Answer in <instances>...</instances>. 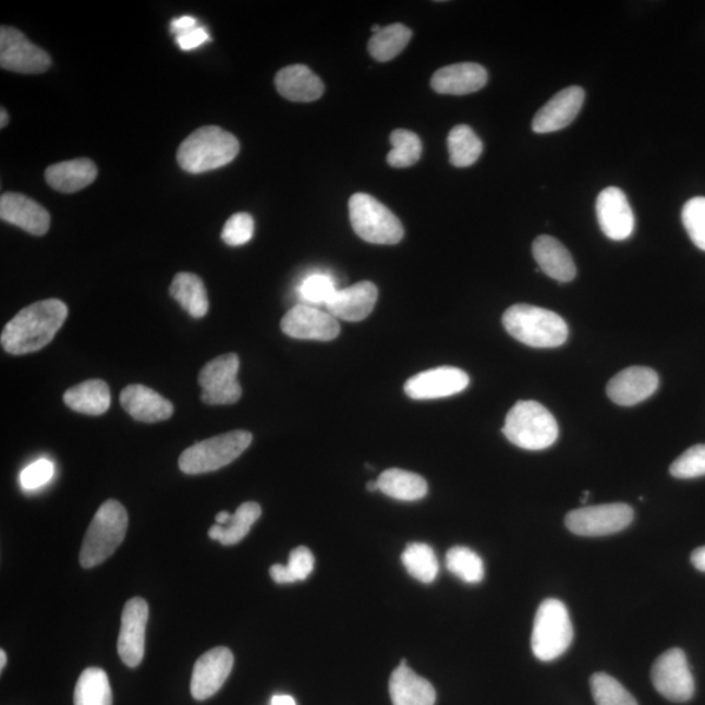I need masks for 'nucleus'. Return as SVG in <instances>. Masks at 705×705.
<instances>
[{"mask_svg": "<svg viewBox=\"0 0 705 705\" xmlns=\"http://www.w3.org/2000/svg\"><path fill=\"white\" fill-rule=\"evenodd\" d=\"M588 497H589V491H585L582 497V503H585L586 500H588Z\"/></svg>", "mask_w": 705, "mask_h": 705, "instance_id": "obj_54", "label": "nucleus"}, {"mask_svg": "<svg viewBox=\"0 0 705 705\" xmlns=\"http://www.w3.org/2000/svg\"><path fill=\"white\" fill-rule=\"evenodd\" d=\"M367 490L373 493L379 491L378 481H370V483L367 484Z\"/></svg>", "mask_w": 705, "mask_h": 705, "instance_id": "obj_52", "label": "nucleus"}, {"mask_svg": "<svg viewBox=\"0 0 705 705\" xmlns=\"http://www.w3.org/2000/svg\"><path fill=\"white\" fill-rule=\"evenodd\" d=\"M390 695L393 705H435L437 702L433 684L414 673L405 660L391 676Z\"/></svg>", "mask_w": 705, "mask_h": 705, "instance_id": "obj_26", "label": "nucleus"}, {"mask_svg": "<svg viewBox=\"0 0 705 705\" xmlns=\"http://www.w3.org/2000/svg\"><path fill=\"white\" fill-rule=\"evenodd\" d=\"M121 404L131 417L141 423L155 424L173 416L174 406L169 400L143 385H131L121 393Z\"/></svg>", "mask_w": 705, "mask_h": 705, "instance_id": "obj_23", "label": "nucleus"}, {"mask_svg": "<svg viewBox=\"0 0 705 705\" xmlns=\"http://www.w3.org/2000/svg\"><path fill=\"white\" fill-rule=\"evenodd\" d=\"M596 214L603 233L612 241L630 239L635 230V216L621 189L608 187L597 197Z\"/></svg>", "mask_w": 705, "mask_h": 705, "instance_id": "obj_17", "label": "nucleus"}, {"mask_svg": "<svg viewBox=\"0 0 705 705\" xmlns=\"http://www.w3.org/2000/svg\"><path fill=\"white\" fill-rule=\"evenodd\" d=\"M68 316L69 308L62 301L33 303L7 323L0 338L4 351L15 355L38 352L56 338Z\"/></svg>", "mask_w": 705, "mask_h": 705, "instance_id": "obj_1", "label": "nucleus"}, {"mask_svg": "<svg viewBox=\"0 0 705 705\" xmlns=\"http://www.w3.org/2000/svg\"><path fill=\"white\" fill-rule=\"evenodd\" d=\"M585 92L580 87L566 88L538 110L532 129L536 134H550L563 130L576 120L584 105Z\"/></svg>", "mask_w": 705, "mask_h": 705, "instance_id": "obj_19", "label": "nucleus"}, {"mask_svg": "<svg viewBox=\"0 0 705 705\" xmlns=\"http://www.w3.org/2000/svg\"><path fill=\"white\" fill-rule=\"evenodd\" d=\"M338 290L328 275L314 274L301 282L299 294L303 301L313 305H327Z\"/></svg>", "mask_w": 705, "mask_h": 705, "instance_id": "obj_40", "label": "nucleus"}, {"mask_svg": "<svg viewBox=\"0 0 705 705\" xmlns=\"http://www.w3.org/2000/svg\"><path fill=\"white\" fill-rule=\"evenodd\" d=\"M148 617L149 608L145 599L131 598L124 605L118 654L129 668H136L143 661Z\"/></svg>", "mask_w": 705, "mask_h": 705, "instance_id": "obj_15", "label": "nucleus"}, {"mask_svg": "<svg viewBox=\"0 0 705 705\" xmlns=\"http://www.w3.org/2000/svg\"><path fill=\"white\" fill-rule=\"evenodd\" d=\"M470 377L461 368L441 366L414 375L404 391L413 400H434L453 397L466 390Z\"/></svg>", "mask_w": 705, "mask_h": 705, "instance_id": "obj_14", "label": "nucleus"}, {"mask_svg": "<svg viewBox=\"0 0 705 705\" xmlns=\"http://www.w3.org/2000/svg\"><path fill=\"white\" fill-rule=\"evenodd\" d=\"M591 690L596 705H637L635 697L609 674H593Z\"/></svg>", "mask_w": 705, "mask_h": 705, "instance_id": "obj_38", "label": "nucleus"}, {"mask_svg": "<svg viewBox=\"0 0 705 705\" xmlns=\"http://www.w3.org/2000/svg\"><path fill=\"white\" fill-rule=\"evenodd\" d=\"M634 516L632 507L624 503L583 507L566 516V526L573 535L603 537L628 528Z\"/></svg>", "mask_w": 705, "mask_h": 705, "instance_id": "obj_9", "label": "nucleus"}, {"mask_svg": "<svg viewBox=\"0 0 705 705\" xmlns=\"http://www.w3.org/2000/svg\"><path fill=\"white\" fill-rule=\"evenodd\" d=\"M533 256L539 269L558 282H570L576 278V267L572 256L561 242L550 235H539L533 242Z\"/></svg>", "mask_w": 705, "mask_h": 705, "instance_id": "obj_25", "label": "nucleus"}, {"mask_svg": "<svg viewBox=\"0 0 705 705\" xmlns=\"http://www.w3.org/2000/svg\"><path fill=\"white\" fill-rule=\"evenodd\" d=\"M276 88L287 100L313 102L325 94V84L307 65L293 64L283 68L275 77Z\"/></svg>", "mask_w": 705, "mask_h": 705, "instance_id": "obj_24", "label": "nucleus"}, {"mask_svg": "<svg viewBox=\"0 0 705 705\" xmlns=\"http://www.w3.org/2000/svg\"><path fill=\"white\" fill-rule=\"evenodd\" d=\"M671 476L693 479L705 476V445H696L684 451L670 466Z\"/></svg>", "mask_w": 705, "mask_h": 705, "instance_id": "obj_41", "label": "nucleus"}, {"mask_svg": "<svg viewBox=\"0 0 705 705\" xmlns=\"http://www.w3.org/2000/svg\"><path fill=\"white\" fill-rule=\"evenodd\" d=\"M234 656L227 647H216L199 657L191 678V695L206 701L219 691L232 673Z\"/></svg>", "mask_w": 705, "mask_h": 705, "instance_id": "obj_16", "label": "nucleus"}, {"mask_svg": "<svg viewBox=\"0 0 705 705\" xmlns=\"http://www.w3.org/2000/svg\"><path fill=\"white\" fill-rule=\"evenodd\" d=\"M45 178L49 186L59 191V193H77V191L88 187L89 184L95 182L97 167L88 158H77V160L51 165L46 169Z\"/></svg>", "mask_w": 705, "mask_h": 705, "instance_id": "obj_27", "label": "nucleus"}, {"mask_svg": "<svg viewBox=\"0 0 705 705\" xmlns=\"http://www.w3.org/2000/svg\"><path fill=\"white\" fill-rule=\"evenodd\" d=\"M505 437L523 450L542 451L556 443L559 435L557 420L537 401H518L507 414L502 428Z\"/></svg>", "mask_w": 705, "mask_h": 705, "instance_id": "obj_4", "label": "nucleus"}, {"mask_svg": "<svg viewBox=\"0 0 705 705\" xmlns=\"http://www.w3.org/2000/svg\"><path fill=\"white\" fill-rule=\"evenodd\" d=\"M240 358L234 353L223 354L202 368L199 385L202 401L208 405L235 404L242 397V387L236 380Z\"/></svg>", "mask_w": 705, "mask_h": 705, "instance_id": "obj_11", "label": "nucleus"}, {"mask_svg": "<svg viewBox=\"0 0 705 705\" xmlns=\"http://www.w3.org/2000/svg\"><path fill=\"white\" fill-rule=\"evenodd\" d=\"M502 321L513 339L532 348H558L569 339V326L563 318L543 307L512 306L505 313Z\"/></svg>", "mask_w": 705, "mask_h": 705, "instance_id": "obj_3", "label": "nucleus"}, {"mask_svg": "<svg viewBox=\"0 0 705 705\" xmlns=\"http://www.w3.org/2000/svg\"><path fill=\"white\" fill-rule=\"evenodd\" d=\"M446 566L452 575L467 584H478L485 578L483 559L476 551L465 548V546H454L448 550Z\"/></svg>", "mask_w": 705, "mask_h": 705, "instance_id": "obj_36", "label": "nucleus"}, {"mask_svg": "<svg viewBox=\"0 0 705 705\" xmlns=\"http://www.w3.org/2000/svg\"><path fill=\"white\" fill-rule=\"evenodd\" d=\"M448 151L453 167L467 168L477 162L484 145L474 131L466 124H459L448 134Z\"/></svg>", "mask_w": 705, "mask_h": 705, "instance_id": "obj_34", "label": "nucleus"}, {"mask_svg": "<svg viewBox=\"0 0 705 705\" xmlns=\"http://www.w3.org/2000/svg\"><path fill=\"white\" fill-rule=\"evenodd\" d=\"M378 481L379 491L387 497L414 502L427 496V483L420 474L391 467L380 474Z\"/></svg>", "mask_w": 705, "mask_h": 705, "instance_id": "obj_29", "label": "nucleus"}, {"mask_svg": "<svg viewBox=\"0 0 705 705\" xmlns=\"http://www.w3.org/2000/svg\"><path fill=\"white\" fill-rule=\"evenodd\" d=\"M196 25V19L191 16H182L180 19L173 20V23H171V32H173L174 35L178 36L183 32L195 28Z\"/></svg>", "mask_w": 705, "mask_h": 705, "instance_id": "obj_47", "label": "nucleus"}, {"mask_svg": "<svg viewBox=\"0 0 705 705\" xmlns=\"http://www.w3.org/2000/svg\"><path fill=\"white\" fill-rule=\"evenodd\" d=\"M315 558L312 550L300 546L290 552L288 569L292 573L295 582L306 580L314 570Z\"/></svg>", "mask_w": 705, "mask_h": 705, "instance_id": "obj_44", "label": "nucleus"}, {"mask_svg": "<svg viewBox=\"0 0 705 705\" xmlns=\"http://www.w3.org/2000/svg\"><path fill=\"white\" fill-rule=\"evenodd\" d=\"M269 573H271V578L278 584L295 583V580L292 573H290L288 566L275 564L271 567V570H269Z\"/></svg>", "mask_w": 705, "mask_h": 705, "instance_id": "obj_46", "label": "nucleus"}, {"mask_svg": "<svg viewBox=\"0 0 705 705\" xmlns=\"http://www.w3.org/2000/svg\"><path fill=\"white\" fill-rule=\"evenodd\" d=\"M282 332L300 340L331 341L340 335L339 320L314 306L296 305L283 316Z\"/></svg>", "mask_w": 705, "mask_h": 705, "instance_id": "obj_13", "label": "nucleus"}, {"mask_svg": "<svg viewBox=\"0 0 705 705\" xmlns=\"http://www.w3.org/2000/svg\"><path fill=\"white\" fill-rule=\"evenodd\" d=\"M660 379L654 368L632 366L618 373L606 387L612 401L621 406H634L649 399L657 391Z\"/></svg>", "mask_w": 705, "mask_h": 705, "instance_id": "obj_18", "label": "nucleus"}, {"mask_svg": "<svg viewBox=\"0 0 705 705\" xmlns=\"http://www.w3.org/2000/svg\"><path fill=\"white\" fill-rule=\"evenodd\" d=\"M260 515L262 507L258 503H243L230 518L228 524L210 526L208 536L226 546L239 544L248 535L250 530L258 522Z\"/></svg>", "mask_w": 705, "mask_h": 705, "instance_id": "obj_31", "label": "nucleus"}, {"mask_svg": "<svg viewBox=\"0 0 705 705\" xmlns=\"http://www.w3.org/2000/svg\"><path fill=\"white\" fill-rule=\"evenodd\" d=\"M401 559H403L408 573L418 582L430 584L437 579L439 563L431 546L423 543L410 544L406 546Z\"/></svg>", "mask_w": 705, "mask_h": 705, "instance_id": "obj_35", "label": "nucleus"}, {"mask_svg": "<svg viewBox=\"0 0 705 705\" xmlns=\"http://www.w3.org/2000/svg\"><path fill=\"white\" fill-rule=\"evenodd\" d=\"M487 77V71L481 64H451L435 72L431 88L440 95L464 96L483 89Z\"/></svg>", "mask_w": 705, "mask_h": 705, "instance_id": "obj_22", "label": "nucleus"}, {"mask_svg": "<svg viewBox=\"0 0 705 705\" xmlns=\"http://www.w3.org/2000/svg\"><path fill=\"white\" fill-rule=\"evenodd\" d=\"M691 563L694 564L696 570L705 572V546L694 550L693 555H691Z\"/></svg>", "mask_w": 705, "mask_h": 705, "instance_id": "obj_48", "label": "nucleus"}, {"mask_svg": "<svg viewBox=\"0 0 705 705\" xmlns=\"http://www.w3.org/2000/svg\"><path fill=\"white\" fill-rule=\"evenodd\" d=\"M255 222L252 215L235 214L223 226L221 239L229 246H242L253 239Z\"/></svg>", "mask_w": 705, "mask_h": 705, "instance_id": "obj_42", "label": "nucleus"}, {"mask_svg": "<svg viewBox=\"0 0 705 705\" xmlns=\"http://www.w3.org/2000/svg\"><path fill=\"white\" fill-rule=\"evenodd\" d=\"M127 528L126 509L118 500H107L96 512L84 537L81 550L84 569H92L113 556L126 537Z\"/></svg>", "mask_w": 705, "mask_h": 705, "instance_id": "obj_5", "label": "nucleus"}, {"mask_svg": "<svg viewBox=\"0 0 705 705\" xmlns=\"http://www.w3.org/2000/svg\"><path fill=\"white\" fill-rule=\"evenodd\" d=\"M271 705H296V703L292 696L276 695L272 697Z\"/></svg>", "mask_w": 705, "mask_h": 705, "instance_id": "obj_49", "label": "nucleus"}, {"mask_svg": "<svg viewBox=\"0 0 705 705\" xmlns=\"http://www.w3.org/2000/svg\"><path fill=\"white\" fill-rule=\"evenodd\" d=\"M240 154V142L217 126L194 131L177 151V161L187 173L200 174L226 167Z\"/></svg>", "mask_w": 705, "mask_h": 705, "instance_id": "obj_2", "label": "nucleus"}, {"mask_svg": "<svg viewBox=\"0 0 705 705\" xmlns=\"http://www.w3.org/2000/svg\"><path fill=\"white\" fill-rule=\"evenodd\" d=\"M230 518H232V515H230L228 511H221L220 513H217L216 522L219 525H226L228 524Z\"/></svg>", "mask_w": 705, "mask_h": 705, "instance_id": "obj_50", "label": "nucleus"}, {"mask_svg": "<svg viewBox=\"0 0 705 705\" xmlns=\"http://www.w3.org/2000/svg\"><path fill=\"white\" fill-rule=\"evenodd\" d=\"M684 229L697 248L705 252V197L697 196L684 204L682 209Z\"/></svg>", "mask_w": 705, "mask_h": 705, "instance_id": "obj_39", "label": "nucleus"}, {"mask_svg": "<svg viewBox=\"0 0 705 705\" xmlns=\"http://www.w3.org/2000/svg\"><path fill=\"white\" fill-rule=\"evenodd\" d=\"M378 294L375 283L361 281L352 287L339 289L326 307L338 320L361 321L373 313Z\"/></svg>", "mask_w": 705, "mask_h": 705, "instance_id": "obj_21", "label": "nucleus"}, {"mask_svg": "<svg viewBox=\"0 0 705 705\" xmlns=\"http://www.w3.org/2000/svg\"><path fill=\"white\" fill-rule=\"evenodd\" d=\"M0 65L17 74H42L51 65L48 52L32 44L22 32L2 26L0 29Z\"/></svg>", "mask_w": 705, "mask_h": 705, "instance_id": "obj_12", "label": "nucleus"}, {"mask_svg": "<svg viewBox=\"0 0 705 705\" xmlns=\"http://www.w3.org/2000/svg\"><path fill=\"white\" fill-rule=\"evenodd\" d=\"M349 217L355 234L368 243L397 245L403 240V223L372 195L354 194L349 200Z\"/></svg>", "mask_w": 705, "mask_h": 705, "instance_id": "obj_7", "label": "nucleus"}, {"mask_svg": "<svg viewBox=\"0 0 705 705\" xmlns=\"http://www.w3.org/2000/svg\"><path fill=\"white\" fill-rule=\"evenodd\" d=\"M175 41L182 50L189 51L199 48L200 45L209 41V35L203 26L196 25L195 28H191L175 36Z\"/></svg>", "mask_w": 705, "mask_h": 705, "instance_id": "obj_45", "label": "nucleus"}, {"mask_svg": "<svg viewBox=\"0 0 705 705\" xmlns=\"http://www.w3.org/2000/svg\"><path fill=\"white\" fill-rule=\"evenodd\" d=\"M63 400L72 411L89 416H101L108 412L111 403L109 386L100 379L83 381L70 388L65 391Z\"/></svg>", "mask_w": 705, "mask_h": 705, "instance_id": "obj_28", "label": "nucleus"}, {"mask_svg": "<svg viewBox=\"0 0 705 705\" xmlns=\"http://www.w3.org/2000/svg\"><path fill=\"white\" fill-rule=\"evenodd\" d=\"M170 295L195 319L204 318L208 313L207 290L199 276L178 274L171 282Z\"/></svg>", "mask_w": 705, "mask_h": 705, "instance_id": "obj_30", "label": "nucleus"}, {"mask_svg": "<svg viewBox=\"0 0 705 705\" xmlns=\"http://www.w3.org/2000/svg\"><path fill=\"white\" fill-rule=\"evenodd\" d=\"M390 142L392 150L387 156V162L392 168H410L420 161L421 155H423V143L418 135L408 130H394Z\"/></svg>", "mask_w": 705, "mask_h": 705, "instance_id": "obj_37", "label": "nucleus"}, {"mask_svg": "<svg viewBox=\"0 0 705 705\" xmlns=\"http://www.w3.org/2000/svg\"><path fill=\"white\" fill-rule=\"evenodd\" d=\"M573 641L570 612L559 599L548 598L539 605L532 631L533 655L550 663L566 654Z\"/></svg>", "mask_w": 705, "mask_h": 705, "instance_id": "obj_6", "label": "nucleus"}, {"mask_svg": "<svg viewBox=\"0 0 705 705\" xmlns=\"http://www.w3.org/2000/svg\"><path fill=\"white\" fill-rule=\"evenodd\" d=\"M252 441V433L243 430L230 431L199 441L181 454V471L186 474L219 471L239 459Z\"/></svg>", "mask_w": 705, "mask_h": 705, "instance_id": "obj_8", "label": "nucleus"}, {"mask_svg": "<svg viewBox=\"0 0 705 705\" xmlns=\"http://www.w3.org/2000/svg\"><path fill=\"white\" fill-rule=\"evenodd\" d=\"M0 116H2V121H0V127L4 129L7 124H9V114H7L5 109H2V111H0Z\"/></svg>", "mask_w": 705, "mask_h": 705, "instance_id": "obj_51", "label": "nucleus"}, {"mask_svg": "<svg viewBox=\"0 0 705 705\" xmlns=\"http://www.w3.org/2000/svg\"><path fill=\"white\" fill-rule=\"evenodd\" d=\"M652 683L665 700L684 703L693 700L695 682L691 673L686 654L680 648H671L652 667Z\"/></svg>", "mask_w": 705, "mask_h": 705, "instance_id": "obj_10", "label": "nucleus"}, {"mask_svg": "<svg viewBox=\"0 0 705 705\" xmlns=\"http://www.w3.org/2000/svg\"><path fill=\"white\" fill-rule=\"evenodd\" d=\"M7 664V655L5 652L2 649L0 651V670H3Z\"/></svg>", "mask_w": 705, "mask_h": 705, "instance_id": "obj_53", "label": "nucleus"}, {"mask_svg": "<svg viewBox=\"0 0 705 705\" xmlns=\"http://www.w3.org/2000/svg\"><path fill=\"white\" fill-rule=\"evenodd\" d=\"M412 35V31L404 24L387 25L373 35L368 41V52L378 62L392 61L406 48Z\"/></svg>", "mask_w": 705, "mask_h": 705, "instance_id": "obj_33", "label": "nucleus"}, {"mask_svg": "<svg viewBox=\"0 0 705 705\" xmlns=\"http://www.w3.org/2000/svg\"><path fill=\"white\" fill-rule=\"evenodd\" d=\"M54 476V465L48 459L35 461V463L26 466L20 476L25 490H35L49 483Z\"/></svg>", "mask_w": 705, "mask_h": 705, "instance_id": "obj_43", "label": "nucleus"}, {"mask_svg": "<svg viewBox=\"0 0 705 705\" xmlns=\"http://www.w3.org/2000/svg\"><path fill=\"white\" fill-rule=\"evenodd\" d=\"M0 217L32 235L49 232L50 215L41 204L23 194L5 193L0 197Z\"/></svg>", "mask_w": 705, "mask_h": 705, "instance_id": "obj_20", "label": "nucleus"}, {"mask_svg": "<svg viewBox=\"0 0 705 705\" xmlns=\"http://www.w3.org/2000/svg\"><path fill=\"white\" fill-rule=\"evenodd\" d=\"M74 703L75 705L113 704L108 674L100 668L85 669L76 683Z\"/></svg>", "mask_w": 705, "mask_h": 705, "instance_id": "obj_32", "label": "nucleus"}]
</instances>
